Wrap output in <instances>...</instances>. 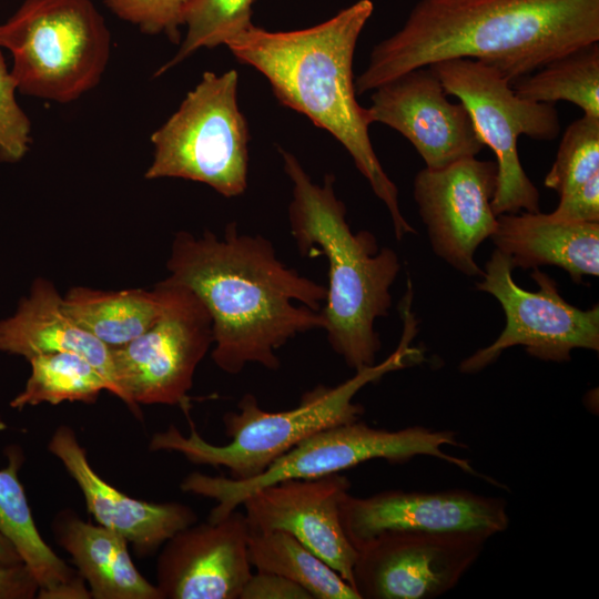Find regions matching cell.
Here are the masks:
<instances>
[{
    "instance_id": "cell-1",
    "label": "cell",
    "mask_w": 599,
    "mask_h": 599,
    "mask_svg": "<svg viewBox=\"0 0 599 599\" xmlns=\"http://www.w3.org/2000/svg\"><path fill=\"white\" fill-rule=\"evenodd\" d=\"M161 281L194 293L213 326L212 359L227 374L247 364L276 370V351L297 334L325 327L326 287L285 266L262 235L226 225L222 237L175 234Z\"/></svg>"
},
{
    "instance_id": "cell-2",
    "label": "cell",
    "mask_w": 599,
    "mask_h": 599,
    "mask_svg": "<svg viewBox=\"0 0 599 599\" xmlns=\"http://www.w3.org/2000/svg\"><path fill=\"white\" fill-rule=\"evenodd\" d=\"M599 42V0H420L355 79L364 94L412 70L471 59L510 83Z\"/></svg>"
},
{
    "instance_id": "cell-3",
    "label": "cell",
    "mask_w": 599,
    "mask_h": 599,
    "mask_svg": "<svg viewBox=\"0 0 599 599\" xmlns=\"http://www.w3.org/2000/svg\"><path fill=\"white\" fill-rule=\"evenodd\" d=\"M373 11L370 0H358L306 29L267 31L252 24L226 47L267 79L281 104L306 115L346 149L387 207L396 238L402 240L416 231L402 214L398 190L374 151L372 120L356 100L353 75L355 48Z\"/></svg>"
},
{
    "instance_id": "cell-4",
    "label": "cell",
    "mask_w": 599,
    "mask_h": 599,
    "mask_svg": "<svg viewBox=\"0 0 599 599\" xmlns=\"http://www.w3.org/2000/svg\"><path fill=\"white\" fill-rule=\"evenodd\" d=\"M280 153L293 184L288 222L296 247L301 256L324 255L328 262L321 312L327 341L349 368L372 366L382 346L375 321L390 308V286L400 270L398 255L379 247L370 232H352L333 174L317 184L291 152L280 149Z\"/></svg>"
},
{
    "instance_id": "cell-5",
    "label": "cell",
    "mask_w": 599,
    "mask_h": 599,
    "mask_svg": "<svg viewBox=\"0 0 599 599\" xmlns=\"http://www.w3.org/2000/svg\"><path fill=\"white\" fill-rule=\"evenodd\" d=\"M399 308L403 334L396 349L383 362L355 370L351 378L336 386H315L302 395L296 407L286 410L267 412L254 395L245 394L237 404L238 410L223 416L225 435L230 438L225 444L206 441L189 420L187 435L171 425L153 434L149 450L177 453L192 464L224 467L231 478L245 480L262 474L312 435L358 420L364 407L355 403L354 397L363 387L424 358L418 348L410 346L417 332L410 304L403 303Z\"/></svg>"
},
{
    "instance_id": "cell-6",
    "label": "cell",
    "mask_w": 599,
    "mask_h": 599,
    "mask_svg": "<svg viewBox=\"0 0 599 599\" xmlns=\"http://www.w3.org/2000/svg\"><path fill=\"white\" fill-rule=\"evenodd\" d=\"M1 48L23 94L69 103L94 88L111 51V34L91 0H24L1 24Z\"/></svg>"
},
{
    "instance_id": "cell-7",
    "label": "cell",
    "mask_w": 599,
    "mask_h": 599,
    "mask_svg": "<svg viewBox=\"0 0 599 599\" xmlns=\"http://www.w3.org/2000/svg\"><path fill=\"white\" fill-rule=\"evenodd\" d=\"M465 447L451 430L424 426L397 430L372 427L363 422L341 424L304 439L256 477L236 480L231 477L191 473L181 481V490L213 499L216 505L209 521H217L234 511L253 491L286 480L339 474L373 459L407 463L416 456H429L478 475L470 461L450 455L444 447Z\"/></svg>"
},
{
    "instance_id": "cell-8",
    "label": "cell",
    "mask_w": 599,
    "mask_h": 599,
    "mask_svg": "<svg viewBox=\"0 0 599 599\" xmlns=\"http://www.w3.org/2000/svg\"><path fill=\"white\" fill-rule=\"evenodd\" d=\"M235 70L203 73L179 109L151 135L148 180L177 177L225 197L243 194L248 175V126L237 103Z\"/></svg>"
},
{
    "instance_id": "cell-9",
    "label": "cell",
    "mask_w": 599,
    "mask_h": 599,
    "mask_svg": "<svg viewBox=\"0 0 599 599\" xmlns=\"http://www.w3.org/2000/svg\"><path fill=\"white\" fill-rule=\"evenodd\" d=\"M429 67L446 93L466 108L481 143L495 154L494 213L540 212L539 192L520 163L518 140H555L561 128L555 105L518 97L498 70L476 60L450 59Z\"/></svg>"
},
{
    "instance_id": "cell-10",
    "label": "cell",
    "mask_w": 599,
    "mask_h": 599,
    "mask_svg": "<svg viewBox=\"0 0 599 599\" xmlns=\"http://www.w3.org/2000/svg\"><path fill=\"white\" fill-rule=\"evenodd\" d=\"M514 268L497 248L486 262L477 288L500 303L506 325L494 343L460 363V372H480L512 346H524L529 355L556 363L569 362L576 348L599 351L598 305L586 311L572 306L560 295L556 281L539 268L531 273L538 290H524L514 281Z\"/></svg>"
},
{
    "instance_id": "cell-11",
    "label": "cell",
    "mask_w": 599,
    "mask_h": 599,
    "mask_svg": "<svg viewBox=\"0 0 599 599\" xmlns=\"http://www.w3.org/2000/svg\"><path fill=\"white\" fill-rule=\"evenodd\" d=\"M164 285L170 298L161 317L139 337L112 348L118 398L136 416L140 405L185 407L196 367L214 341L212 318L197 296Z\"/></svg>"
},
{
    "instance_id": "cell-12",
    "label": "cell",
    "mask_w": 599,
    "mask_h": 599,
    "mask_svg": "<svg viewBox=\"0 0 599 599\" xmlns=\"http://www.w3.org/2000/svg\"><path fill=\"white\" fill-rule=\"evenodd\" d=\"M488 538L475 534L386 531L357 547L359 599H434L454 589Z\"/></svg>"
},
{
    "instance_id": "cell-13",
    "label": "cell",
    "mask_w": 599,
    "mask_h": 599,
    "mask_svg": "<svg viewBox=\"0 0 599 599\" xmlns=\"http://www.w3.org/2000/svg\"><path fill=\"white\" fill-rule=\"evenodd\" d=\"M495 186V162L476 156L441 169L425 167L414 180V199L433 251L467 276L484 274L474 256L497 227Z\"/></svg>"
},
{
    "instance_id": "cell-14",
    "label": "cell",
    "mask_w": 599,
    "mask_h": 599,
    "mask_svg": "<svg viewBox=\"0 0 599 599\" xmlns=\"http://www.w3.org/2000/svg\"><path fill=\"white\" fill-rule=\"evenodd\" d=\"M339 510L344 531L355 548L386 531L461 532L489 539L509 526L504 498L466 489H392L367 497L346 493Z\"/></svg>"
},
{
    "instance_id": "cell-15",
    "label": "cell",
    "mask_w": 599,
    "mask_h": 599,
    "mask_svg": "<svg viewBox=\"0 0 599 599\" xmlns=\"http://www.w3.org/2000/svg\"><path fill=\"white\" fill-rule=\"evenodd\" d=\"M430 67L418 68L373 90L368 113L399 132L428 169L476 156L484 148L466 108L448 100Z\"/></svg>"
},
{
    "instance_id": "cell-16",
    "label": "cell",
    "mask_w": 599,
    "mask_h": 599,
    "mask_svg": "<svg viewBox=\"0 0 599 599\" xmlns=\"http://www.w3.org/2000/svg\"><path fill=\"white\" fill-rule=\"evenodd\" d=\"M349 487L341 474L286 479L253 491L241 505L251 532L292 535L353 587L357 549L344 531L339 510Z\"/></svg>"
},
{
    "instance_id": "cell-17",
    "label": "cell",
    "mask_w": 599,
    "mask_h": 599,
    "mask_svg": "<svg viewBox=\"0 0 599 599\" xmlns=\"http://www.w3.org/2000/svg\"><path fill=\"white\" fill-rule=\"evenodd\" d=\"M248 537L245 516L236 509L177 531L156 560L162 599H240L252 575Z\"/></svg>"
},
{
    "instance_id": "cell-18",
    "label": "cell",
    "mask_w": 599,
    "mask_h": 599,
    "mask_svg": "<svg viewBox=\"0 0 599 599\" xmlns=\"http://www.w3.org/2000/svg\"><path fill=\"white\" fill-rule=\"evenodd\" d=\"M48 450L77 483L97 524L122 536L141 557L152 555L177 531L197 522V515L189 505L140 500L106 483L92 468L75 432L68 425L57 427Z\"/></svg>"
},
{
    "instance_id": "cell-19",
    "label": "cell",
    "mask_w": 599,
    "mask_h": 599,
    "mask_svg": "<svg viewBox=\"0 0 599 599\" xmlns=\"http://www.w3.org/2000/svg\"><path fill=\"white\" fill-rule=\"evenodd\" d=\"M0 352L27 359L41 354L73 352L94 365L112 386V348L103 344L65 311L63 297L52 282L39 277L28 296L20 300L16 313L0 319Z\"/></svg>"
},
{
    "instance_id": "cell-20",
    "label": "cell",
    "mask_w": 599,
    "mask_h": 599,
    "mask_svg": "<svg viewBox=\"0 0 599 599\" xmlns=\"http://www.w3.org/2000/svg\"><path fill=\"white\" fill-rule=\"evenodd\" d=\"M491 238L512 266L538 268L555 265L572 282L599 275V222H571L541 212L497 216Z\"/></svg>"
},
{
    "instance_id": "cell-21",
    "label": "cell",
    "mask_w": 599,
    "mask_h": 599,
    "mask_svg": "<svg viewBox=\"0 0 599 599\" xmlns=\"http://www.w3.org/2000/svg\"><path fill=\"white\" fill-rule=\"evenodd\" d=\"M55 541L71 557L93 599H162L156 585L136 569L128 541L64 509L52 521Z\"/></svg>"
},
{
    "instance_id": "cell-22",
    "label": "cell",
    "mask_w": 599,
    "mask_h": 599,
    "mask_svg": "<svg viewBox=\"0 0 599 599\" xmlns=\"http://www.w3.org/2000/svg\"><path fill=\"white\" fill-rule=\"evenodd\" d=\"M8 465L0 469V530L13 544L33 573L41 599H90L85 581L61 559L40 535L18 473L21 450L11 446Z\"/></svg>"
},
{
    "instance_id": "cell-23",
    "label": "cell",
    "mask_w": 599,
    "mask_h": 599,
    "mask_svg": "<svg viewBox=\"0 0 599 599\" xmlns=\"http://www.w3.org/2000/svg\"><path fill=\"white\" fill-rule=\"evenodd\" d=\"M62 297L65 311L79 325L110 348H116L142 335L161 317L170 287L160 282L151 291L77 286Z\"/></svg>"
},
{
    "instance_id": "cell-24",
    "label": "cell",
    "mask_w": 599,
    "mask_h": 599,
    "mask_svg": "<svg viewBox=\"0 0 599 599\" xmlns=\"http://www.w3.org/2000/svg\"><path fill=\"white\" fill-rule=\"evenodd\" d=\"M248 557L256 570L275 572L301 585L313 599H359L336 570L285 531H250Z\"/></svg>"
},
{
    "instance_id": "cell-25",
    "label": "cell",
    "mask_w": 599,
    "mask_h": 599,
    "mask_svg": "<svg viewBox=\"0 0 599 599\" xmlns=\"http://www.w3.org/2000/svg\"><path fill=\"white\" fill-rule=\"evenodd\" d=\"M525 100L570 102L583 115L599 119V42L571 51L511 83Z\"/></svg>"
},
{
    "instance_id": "cell-26",
    "label": "cell",
    "mask_w": 599,
    "mask_h": 599,
    "mask_svg": "<svg viewBox=\"0 0 599 599\" xmlns=\"http://www.w3.org/2000/svg\"><path fill=\"white\" fill-rule=\"evenodd\" d=\"M30 376L11 402L14 409L43 403L58 405L63 402L94 403L106 390L112 394L109 380L85 357L73 352L35 355L28 359Z\"/></svg>"
},
{
    "instance_id": "cell-27",
    "label": "cell",
    "mask_w": 599,
    "mask_h": 599,
    "mask_svg": "<svg viewBox=\"0 0 599 599\" xmlns=\"http://www.w3.org/2000/svg\"><path fill=\"white\" fill-rule=\"evenodd\" d=\"M256 0H192L184 13L186 33L175 55L163 64L161 75L202 48L226 45L248 29Z\"/></svg>"
},
{
    "instance_id": "cell-28",
    "label": "cell",
    "mask_w": 599,
    "mask_h": 599,
    "mask_svg": "<svg viewBox=\"0 0 599 599\" xmlns=\"http://www.w3.org/2000/svg\"><path fill=\"white\" fill-rule=\"evenodd\" d=\"M599 177V119L582 115L566 129L545 186L560 196Z\"/></svg>"
},
{
    "instance_id": "cell-29",
    "label": "cell",
    "mask_w": 599,
    "mask_h": 599,
    "mask_svg": "<svg viewBox=\"0 0 599 599\" xmlns=\"http://www.w3.org/2000/svg\"><path fill=\"white\" fill-rule=\"evenodd\" d=\"M192 0H103L119 19L136 26L146 34H165L172 42L181 40L180 28Z\"/></svg>"
},
{
    "instance_id": "cell-30",
    "label": "cell",
    "mask_w": 599,
    "mask_h": 599,
    "mask_svg": "<svg viewBox=\"0 0 599 599\" xmlns=\"http://www.w3.org/2000/svg\"><path fill=\"white\" fill-rule=\"evenodd\" d=\"M14 78L0 49V160L20 161L31 143V123L16 99Z\"/></svg>"
},
{
    "instance_id": "cell-31",
    "label": "cell",
    "mask_w": 599,
    "mask_h": 599,
    "mask_svg": "<svg viewBox=\"0 0 599 599\" xmlns=\"http://www.w3.org/2000/svg\"><path fill=\"white\" fill-rule=\"evenodd\" d=\"M240 599H313V597L301 585L278 573L256 570L244 585Z\"/></svg>"
},
{
    "instance_id": "cell-32",
    "label": "cell",
    "mask_w": 599,
    "mask_h": 599,
    "mask_svg": "<svg viewBox=\"0 0 599 599\" xmlns=\"http://www.w3.org/2000/svg\"><path fill=\"white\" fill-rule=\"evenodd\" d=\"M552 217L571 222H599V177L559 197Z\"/></svg>"
},
{
    "instance_id": "cell-33",
    "label": "cell",
    "mask_w": 599,
    "mask_h": 599,
    "mask_svg": "<svg viewBox=\"0 0 599 599\" xmlns=\"http://www.w3.org/2000/svg\"><path fill=\"white\" fill-rule=\"evenodd\" d=\"M38 592V582L24 562L0 565V599H31Z\"/></svg>"
},
{
    "instance_id": "cell-34",
    "label": "cell",
    "mask_w": 599,
    "mask_h": 599,
    "mask_svg": "<svg viewBox=\"0 0 599 599\" xmlns=\"http://www.w3.org/2000/svg\"><path fill=\"white\" fill-rule=\"evenodd\" d=\"M23 562L13 544L0 530V565Z\"/></svg>"
},
{
    "instance_id": "cell-35",
    "label": "cell",
    "mask_w": 599,
    "mask_h": 599,
    "mask_svg": "<svg viewBox=\"0 0 599 599\" xmlns=\"http://www.w3.org/2000/svg\"><path fill=\"white\" fill-rule=\"evenodd\" d=\"M0 43H1V26H0ZM1 48V47H0Z\"/></svg>"
}]
</instances>
